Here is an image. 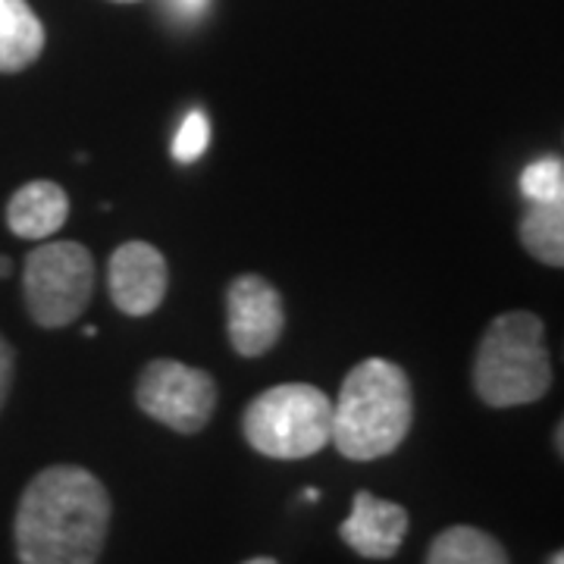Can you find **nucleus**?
I'll use <instances>...</instances> for the list:
<instances>
[{"label": "nucleus", "instance_id": "f257e3e1", "mask_svg": "<svg viewBox=\"0 0 564 564\" xmlns=\"http://www.w3.org/2000/svg\"><path fill=\"white\" fill-rule=\"evenodd\" d=\"M110 527V496L85 467L54 464L17 508L20 564H98Z\"/></svg>", "mask_w": 564, "mask_h": 564}, {"label": "nucleus", "instance_id": "f03ea898", "mask_svg": "<svg viewBox=\"0 0 564 564\" xmlns=\"http://www.w3.org/2000/svg\"><path fill=\"white\" fill-rule=\"evenodd\" d=\"M414 421V395L399 364L367 358L345 377L333 404L329 443L351 462H377L404 443Z\"/></svg>", "mask_w": 564, "mask_h": 564}, {"label": "nucleus", "instance_id": "7ed1b4c3", "mask_svg": "<svg viewBox=\"0 0 564 564\" xmlns=\"http://www.w3.org/2000/svg\"><path fill=\"white\" fill-rule=\"evenodd\" d=\"M552 386L545 326L530 311H508L489 323L474 361V389L489 408L540 402Z\"/></svg>", "mask_w": 564, "mask_h": 564}, {"label": "nucleus", "instance_id": "20e7f679", "mask_svg": "<svg viewBox=\"0 0 564 564\" xmlns=\"http://www.w3.org/2000/svg\"><path fill=\"white\" fill-rule=\"evenodd\" d=\"M248 445L276 462H302L326 448L333 436V402L311 383H282L245 408Z\"/></svg>", "mask_w": 564, "mask_h": 564}, {"label": "nucleus", "instance_id": "39448f33", "mask_svg": "<svg viewBox=\"0 0 564 564\" xmlns=\"http://www.w3.org/2000/svg\"><path fill=\"white\" fill-rule=\"evenodd\" d=\"M95 292V258L79 242H47L25 258L22 299L32 321L61 329L82 317Z\"/></svg>", "mask_w": 564, "mask_h": 564}, {"label": "nucleus", "instance_id": "423d86ee", "mask_svg": "<svg viewBox=\"0 0 564 564\" xmlns=\"http://www.w3.org/2000/svg\"><path fill=\"white\" fill-rule=\"evenodd\" d=\"M135 402L151 417L176 433H198L217 411V380L188 364L158 358L141 370Z\"/></svg>", "mask_w": 564, "mask_h": 564}, {"label": "nucleus", "instance_id": "0eeeda50", "mask_svg": "<svg viewBox=\"0 0 564 564\" xmlns=\"http://www.w3.org/2000/svg\"><path fill=\"white\" fill-rule=\"evenodd\" d=\"M285 314L282 295L273 282L258 273H245L229 282L226 292V329L229 343L242 358H261L280 343Z\"/></svg>", "mask_w": 564, "mask_h": 564}, {"label": "nucleus", "instance_id": "6e6552de", "mask_svg": "<svg viewBox=\"0 0 564 564\" xmlns=\"http://www.w3.org/2000/svg\"><path fill=\"white\" fill-rule=\"evenodd\" d=\"M170 270L166 258L154 245L126 242L113 251L107 263V289L110 299L126 317H148L166 299Z\"/></svg>", "mask_w": 564, "mask_h": 564}, {"label": "nucleus", "instance_id": "1a4fd4ad", "mask_svg": "<svg viewBox=\"0 0 564 564\" xmlns=\"http://www.w3.org/2000/svg\"><path fill=\"white\" fill-rule=\"evenodd\" d=\"M339 536L361 558L386 562L402 549L408 536V511L402 505L386 502L380 496L361 489L351 502V514L339 527Z\"/></svg>", "mask_w": 564, "mask_h": 564}, {"label": "nucleus", "instance_id": "9d476101", "mask_svg": "<svg viewBox=\"0 0 564 564\" xmlns=\"http://www.w3.org/2000/svg\"><path fill=\"white\" fill-rule=\"evenodd\" d=\"M69 217V195L57 182H25L7 204V226L20 239H51Z\"/></svg>", "mask_w": 564, "mask_h": 564}, {"label": "nucleus", "instance_id": "9b49d317", "mask_svg": "<svg viewBox=\"0 0 564 564\" xmlns=\"http://www.w3.org/2000/svg\"><path fill=\"white\" fill-rule=\"evenodd\" d=\"M44 25L29 0H0V73H22L44 51Z\"/></svg>", "mask_w": 564, "mask_h": 564}, {"label": "nucleus", "instance_id": "f8f14e48", "mask_svg": "<svg viewBox=\"0 0 564 564\" xmlns=\"http://www.w3.org/2000/svg\"><path fill=\"white\" fill-rule=\"evenodd\" d=\"M518 236L527 251L545 267H564V202H530Z\"/></svg>", "mask_w": 564, "mask_h": 564}, {"label": "nucleus", "instance_id": "ddd939ff", "mask_svg": "<svg viewBox=\"0 0 564 564\" xmlns=\"http://www.w3.org/2000/svg\"><path fill=\"white\" fill-rule=\"evenodd\" d=\"M426 564H508V555L502 543L486 530L448 527L430 545Z\"/></svg>", "mask_w": 564, "mask_h": 564}, {"label": "nucleus", "instance_id": "4468645a", "mask_svg": "<svg viewBox=\"0 0 564 564\" xmlns=\"http://www.w3.org/2000/svg\"><path fill=\"white\" fill-rule=\"evenodd\" d=\"M521 192L527 202H564L562 158H540L521 173Z\"/></svg>", "mask_w": 564, "mask_h": 564}, {"label": "nucleus", "instance_id": "2eb2a0df", "mask_svg": "<svg viewBox=\"0 0 564 564\" xmlns=\"http://www.w3.org/2000/svg\"><path fill=\"white\" fill-rule=\"evenodd\" d=\"M207 141H210V122L204 117V110H192L185 120H182L176 141H173V158L182 163H192L202 158L207 151Z\"/></svg>", "mask_w": 564, "mask_h": 564}, {"label": "nucleus", "instance_id": "dca6fc26", "mask_svg": "<svg viewBox=\"0 0 564 564\" xmlns=\"http://www.w3.org/2000/svg\"><path fill=\"white\" fill-rule=\"evenodd\" d=\"M13 377H17V351H13V345L0 336V411L7 404L10 389H13Z\"/></svg>", "mask_w": 564, "mask_h": 564}, {"label": "nucleus", "instance_id": "f3484780", "mask_svg": "<svg viewBox=\"0 0 564 564\" xmlns=\"http://www.w3.org/2000/svg\"><path fill=\"white\" fill-rule=\"evenodd\" d=\"M204 3H207V0H173V7L180 10L182 17H198L204 10Z\"/></svg>", "mask_w": 564, "mask_h": 564}, {"label": "nucleus", "instance_id": "a211bd4d", "mask_svg": "<svg viewBox=\"0 0 564 564\" xmlns=\"http://www.w3.org/2000/svg\"><path fill=\"white\" fill-rule=\"evenodd\" d=\"M10 270H13L10 258H0V276H10Z\"/></svg>", "mask_w": 564, "mask_h": 564}, {"label": "nucleus", "instance_id": "6ab92c4d", "mask_svg": "<svg viewBox=\"0 0 564 564\" xmlns=\"http://www.w3.org/2000/svg\"><path fill=\"white\" fill-rule=\"evenodd\" d=\"M304 499H307V502H317V499H321V492H317V489H307V492H304Z\"/></svg>", "mask_w": 564, "mask_h": 564}, {"label": "nucleus", "instance_id": "aec40b11", "mask_svg": "<svg viewBox=\"0 0 564 564\" xmlns=\"http://www.w3.org/2000/svg\"><path fill=\"white\" fill-rule=\"evenodd\" d=\"M242 564H276V562H273V558H263L261 555V558H248V562H242Z\"/></svg>", "mask_w": 564, "mask_h": 564}, {"label": "nucleus", "instance_id": "412c9836", "mask_svg": "<svg viewBox=\"0 0 564 564\" xmlns=\"http://www.w3.org/2000/svg\"><path fill=\"white\" fill-rule=\"evenodd\" d=\"M549 564H564V555H562V552H555V555L549 558Z\"/></svg>", "mask_w": 564, "mask_h": 564}, {"label": "nucleus", "instance_id": "4be33fe9", "mask_svg": "<svg viewBox=\"0 0 564 564\" xmlns=\"http://www.w3.org/2000/svg\"><path fill=\"white\" fill-rule=\"evenodd\" d=\"M117 3H135V0H117Z\"/></svg>", "mask_w": 564, "mask_h": 564}]
</instances>
